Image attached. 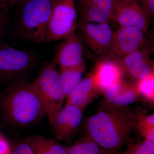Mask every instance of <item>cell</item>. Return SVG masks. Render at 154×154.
I'll return each instance as SVG.
<instances>
[{
  "label": "cell",
  "instance_id": "7c38bea8",
  "mask_svg": "<svg viewBox=\"0 0 154 154\" xmlns=\"http://www.w3.org/2000/svg\"><path fill=\"white\" fill-rule=\"evenodd\" d=\"M124 74L136 82L154 72V64L150 57L149 48L144 47L118 58Z\"/></svg>",
  "mask_w": 154,
  "mask_h": 154
},
{
  "label": "cell",
  "instance_id": "484cf974",
  "mask_svg": "<svg viewBox=\"0 0 154 154\" xmlns=\"http://www.w3.org/2000/svg\"><path fill=\"white\" fill-rule=\"evenodd\" d=\"M125 154H128L127 153H125Z\"/></svg>",
  "mask_w": 154,
  "mask_h": 154
},
{
  "label": "cell",
  "instance_id": "5b68a950",
  "mask_svg": "<svg viewBox=\"0 0 154 154\" xmlns=\"http://www.w3.org/2000/svg\"><path fill=\"white\" fill-rule=\"evenodd\" d=\"M77 26L75 0H53L46 41L63 39L75 32Z\"/></svg>",
  "mask_w": 154,
  "mask_h": 154
},
{
  "label": "cell",
  "instance_id": "5bb4252c",
  "mask_svg": "<svg viewBox=\"0 0 154 154\" xmlns=\"http://www.w3.org/2000/svg\"><path fill=\"white\" fill-rule=\"evenodd\" d=\"M54 60L60 68H74L85 70L82 44L75 32L63 38Z\"/></svg>",
  "mask_w": 154,
  "mask_h": 154
},
{
  "label": "cell",
  "instance_id": "2e32d148",
  "mask_svg": "<svg viewBox=\"0 0 154 154\" xmlns=\"http://www.w3.org/2000/svg\"><path fill=\"white\" fill-rule=\"evenodd\" d=\"M102 94V91L91 73L81 80L66 98V105H73L84 109L97 96Z\"/></svg>",
  "mask_w": 154,
  "mask_h": 154
},
{
  "label": "cell",
  "instance_id": "cb8c5ba5",
  "mask_svg": "<svg viewBox=\"0 0 154 154\" xmlns=\"http://www.w3.org/2000/svg\"><path fill=\"white\" fill-rule=\"evenodd\" d=\"M12 150L8 141L3 136L0 138V154H11Z\"/></svg>",
  "mask_w": 154,
  "mask_h": 154
},
{
  "label": "cell",
  "instance_id": "9c48e42d",
  "mask_svg": "<svg viewBox=\"0 0 154 154\" xmlns=\"http://www.w3.org/2000/svg\"><path fill=\"white\" fill-rule=\"evenodd\" d=\"M30 53L11 47L0 48V77L15 79L27 71L33 63Z\"/></svg>",
  "mask_w": 154,
  "mask_h": 154
},
{
  "label": "cell",
  "instance_id": "3957f363",
  "mask_svg": "<svg viewBox=\"0 0 154 154\" xmlns=\"http://www.w3.org/2000/svg\"><path fill=\"white\" fill-rule=\"evenodd\" d=\"M53 0H22L17 5V27L24 38L35 42L46 41Z\"/></svg>",
  "mask_w": 154,
  "mask_h": 154
},
{
  "label": "cell",
  "instance_id": "52a82bcc",
  "mask_svg": "<svg viewBox=\"0 0 154 154\" xmlns=\"http://www.w3.org/2000/svg\"><path fill=\"white\" fill-rule=\"evenodd\" d=\"M149 21L137 0H115L112 22L119 27L137 28L148 33Z\"/></svg>",
  "mask_w": 154,
  "mask_h": 154
},
{
  "label": "cell",
  "instance_id": "d6986e66",
  "mask_svg": "<svg viewBox=\"0 0 154 154\" xmlns=\"http://www.w3.org/2000/svg\"><path fill=\"white\" fill-rule=\"evenodd\" d=\"M106 152L88 137L81 138L67 148V154H106Z\"/></svg>",
  "mask_w": 154,
  "mask_h": 154
},
{
  "label": "cell",
  "instance_id": "8fae6325",
  "mask_svg": "<svg viewBox=\"0 0 154 154\" xmlns=\"http://www.w3.org/2000/svg\"><path fill=\"white\" fill-rule=\"evenodd\" d=\"M81 22H112L115 0H76Z\"/></svg>",
  "mask_w": 154,
  "mask_h": 154
},
{
  "label": "cell",
  "instance_id": "7402d4cb",
  "mask_svg": "<svg viewBox=\"0 0 154 154\" xmlns=\"http://www.w3.org/2000/svg\"><path fill=\"white\" fill-rule=\"evenodd\" d=\"M149 20L154 16V0H137Z\"/></svg>",
  "mask_w": 154,
  "mask_h": 154
},
{
  "label": "cell",
  "instance_id": "9a60e30c",
  "mask_svg": "<svg viewBox=\"0 0 154 154\" xmlns=\"http://www.w3.org/2000/svg\"><path fill=\"white\" fill-rule=\"evenodd\" d=\"M103 94L108 105L124 107L136 102L140 95L136 83L124 79L104 91Z\"/></svg>",
  "mask_w": 154,
  "mask_h": 154
},
{
  "label": "cell",
  "instance_id": "44dd1931",
  "mask_svg": "<svg viewBox=\"0 0 154 154\" xmlns=\"http://www.w3.org/2000/svg\"><path fill=\"white\" fill-rule=\"evenodd\" d=\"M128 154H154V143L144 140L133 147Z\"/></svg>",
  "mask_w": 154,
  "mask_h": 154
},
{
  "label": "cell",
  "instance_id": "30bf717a",
  "mask_svg": "<svg viewBox=\"0 0 154 154\" xmlns=\"http://www.w3.org/2000/svg\"><path fill=\"white\" fill-rule=\"evenodd\" d=\"M146 34L142 30L119 27L113 31L109 57L120 58L145 46Z\"/></svg>",
  "mask_w": 154,
  "mask_h": 154
},
{
  "label": "cell",
  "instance_id": "4fadbf2b",
  "mask_svg": "<svg viewBox=\"0 0 154 154\" xmlns=\"http://www.w3.org/2000/svg\"><path fill=\"white\" fill-rule=\"evenodd\" d=\"M91 74L103 94L123 79L124 72L118 58L107 56L100 58Z\"/></svg>",
  "mask_w": 154,
  "mask_h": 154
},
{
  "label": "cell",
  "instance_id": "8992f818",
  "mask_svg": "<svg viewBox=\"0 0 154 154\" xmlns=\"http://www.w3.org/2000/svg\"><path fill=\"white\" fill-rule=\"evenodd\" d=\"M84 109L72 105H65L48 119L53 134L58 140L68 141L79 129Z\"/></svg>",
  "mask_w": 154,
  "mask_h": 154
},
{
  "label": "cell",
  "instance_id": "ffe728a7",
  "mask_svg": "<svg viewBox=\"0 0 154 154\" xmlns=\"http://www.w3.org/2000/svg\"><path fill=\"white\" fill-rule=\"evenodd\" d=\"M136 85L140 96H143L146 99L154 102V72L137 82Z\"/></svg>",
  "mask_w": 154,
  "mask_h": 154
},
{
  "label": "cell",
  "instance_id": "ac0fdd59",
  "mask_svg": "<svg viewBox=\"0 0 154 154\" xmlns=\"http://www.w3.org/2000/svg\"><path fill=\"white\" fill-rule=\"evenodd\" d=\"M60 68V82L66 98L82 79L83 73L85 70L74 68Z\"/></svg>",
  "mask_w": 154,
  "mask_h": 154
},
{
  "label": "cell",
  "instance_id": "ba28073f",
  "mask_svg": "<svg viewBox=\"0 0 154 154\" xmlns=\"http://www.w3.org/2000/svg\"><path fill=\"white\" fill-rule=\"evenodd\" d=\"M80 27L91 51L100 58L109 56L113 33L109 23L81 22Z\"/></svg>",
  "mask_w": 154,
  "mask_h": 154
},
{
  "label": "cell",
  "instance_id": "277c9868",
  "mask_svg": "<svg viewBox=\"0 0 154 154\" xmlns=\"http://www.w3.org/2000/svg\"><path fill=\"white\" fill-rule=\"evenodd\" d=\"M57 65L54 60L45 63L38 76L31 83L48 119L61 109L66 99L57 70Z\"/></svg>",
  "mask_w": 154,
  "mask_h": 154
},
{
  "label": "cell",
  "instance_id": "d4e9b609",
  "mask_svg": "<svg viewBox=\"0 0 154 154\" xmlns=\"http://www.w3.org/2000/svg\"><path fill=\"white\" fill-rule=\"evenodd\" d=\"M11 5H17L22 0H6Z\"/></svg>",
  "mask_w": 154,
  "mask_h": 154
},
{
  "label": "cell",
  "instance_id": "e0dca14e",
  "mask_svg": "<svg viewBox=\"0 0 154 154\" xmlns=\"http://www.w3.org/2000/svg\"><path fill=\"white\" fill-rule=\"evenodd\" d=\"M34 154H67V148L54 140L38 135H32L25 139Z\"/></svg>",
  "mask_w": 154,
  "mask_h": 154
},
{
  "label": "cell",
  "instance_id": "6da1fadb",
  "mask_svg": "<svg viewBox=\"0 0 154 154\" xmlns=\"http://www.w3.org/2000/svg\"><path fill=\"white\" fill-rule=\"evenodd\" d=\"M122 107L108 105L86 121L87 137L107 151L124 145L137 125V116Z\"/></svg>",
  "mask_w": 154,
  "mask_h": 154
},
{
  "label": "cell",
  "instance_id": "603a6c76",
  "mask_svg": "<svg viewBox=\"0 0 154 154\" xmlns=\"http://www.w3.org/2000/svg\"><path fill=\"white\" fill-rule=\"evenodd\" d=\"M11 154H34L32 149L25 140L21 142L12 148Z\"/></svg>",
  "mask_w": 154,
  "mask_h": 154
},
{
  "label": "cell",
  "instance_id": "7a4b0ae2",
  "mask_svg": "<svg viewBox=\"0 0 154 154\" xmlns=\"http://www.w3.org/2000/svg\"><path fill=\"white\" fill-rule=\"evenodd\" d=\"M0 108L8 124L25 128L36 123L45 115L31 83H14L0 96Z\"/></svg>",
  "mask_w": 154,
  "mask_h": 154
}]
</instances>
